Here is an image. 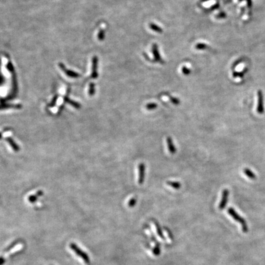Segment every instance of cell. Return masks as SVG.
Returning a JSON list of instances; mask_svg holds the SVG:
<instances>
[{
	"label": "cell",
	"mask_w": 265,
	"mask_h": 265,
	"mask_svg": "<svg viewBox=\"0 0 265 265\" xmlns=\"http://www.w3.org/2000/svg\"><path fill=\"white\" fill-rule=\"evenodd\" d=\"M70 247L71 248V249L75 252V254L80 257L83 260L84 262L86 263L87 264H90V259L89 256L87 253H85L84 250H82L80 247L77 246V245L75 243H71L70 244Z\"/></svg>",
	"instance_id": "obj_1"
},
{
	"label": "cell",
	"mask_w": 265,
	"mask_h": 265,
	"mask_svg": "<svg viewBox=\"0 0 265 265\" xmlns=\"http://www.w3.org/2000/svg\"><path fill=\"white\" fill-rule=\"evenodd\" d=\"M228 213L232 217H233L236 221L238 222L241 224L242 225V229L244 233H247L248 231V226L247 225V223L246 222L245 220H244L243 218L240 217V215L238 214V213L234 211V209L233 208H229L228 209Z\"/></svg>",
	"instance_id": "obj_2"
},
{
	"label": "cell",
	"mask_w": 265,
	"mask_h": 265,
	"mask_svg": "<svg viewBox=\"0 0 265 265\" xmlns=\"http://www.w3.org/2000/svg\"><path fill=\"white\" fill-rule=\"evenodd\" d=\"M228 196H229V191L227 189L223 190V193H222V199L221 201V203L219 204V207L220 209H223L225 207H226L227 203H228Z\"/></svg>",
	"instance_id": "obj_3"
},
{
	"label": "cell",
	"mask_w": 265,
	"mask_h": 265,
	"mask_svg": "<svg viewBox=\"0 0 265 265\" xmlns=\"http://www.w3.org/2000/svg\"><path fill=\"white\" fill-rule=\"evenodd\" d=\"M98 62V57L96 56H93L92 58V72L91 76V77L93 79H95L98 77V74L97 72Z\"/></svg>",
	"instance_id": "obj_4"
},
{
	"label": "cell",
	"mask_w": 265,
	"mask_h": 265,
	"mask_svg": "<svg viewBox=\"0 0 265 265\" xmlns=\"http://www.w3.org/2000/svg\"><path fill=\"white\" fill-rule=\"evenodd\" d=\"M139 169V176H138V183L139 184H142L145 179V166L144 163H141L138 167Z\"/></svg>",
	"instance_id": "obj_5"
},
{
	"label": "cell",
	"mask_w": 265,
	"mask_h": 265,
	"mask_svg": "<svg viewBox=\"0 0 265 265\" xmlns=\"http://www.w3.org/2000/svg\"><path fill=\"white\" fill-rule=\"evenodd\" d=\"M59 66L65 73H66V74L70 77H72V78H77V77H79L80 76V75L79 74H78V73H77V72H76L74 71H72L71 70H66V67H65L64 64H63L62 63H59Z\"/></svg>",
	"instance_id": "obj_6"
},
{
	"label": "cell",
	"mask_w": 265,
	"mask_h": 265,
	"mask_svg": "<svg viewBox=\"0 0 265 265\" xmlns=\"http://www.w3.org/2000/svg\"><path fill=\"white\" fill-rule=\"evenodd\" d=\"M258 107L257 111L259 114H263L264 111L263 108V96L262 92L259 90L258 92Z\"/></svg>",
	"instance_id": "obj_7"
},
{
	"label": "cell",
	"mask_w": 265,
	"mask_h": 265,
	"mask_svg": "<svg viewBox=\"0 0 265 265\" xmlns=\"http://www.w3.org/2000/svg\"><path fill=\"white\" fill-rule=\"evenodd\" d=\"M166 144L168 145V148L169 150V152L171 154H174L176 152V147H175L174 144L173 143V141L172 138L171 137H168L166 138Z\"/></svg>",
	"instance_id": "obj_8"
},
{
	"label": "cell",
	"mask_w": 265,
	"mask_h": 265,
	"mask_svg": "<svg viewBox=\"0 0 265 265\" xmlns=\"http://www.w3.org/2000/svg\"><path fill=\"white\" fill-rule=\"evenodd\" d=\"M152 52L154 55V58L155 59L156 61L158 62L162 63L163 60L161 58V56L160 55V53H159L158 49V46L156 44H154L152 46Z\"/></svg>",
	"instance_id": "obj_9"
},
{
	"label": "cell",
	"mask_w": 265,
	"mask_h": 265,
	"mask_svg": "<svg viewBox=\"0 0 265 265\" xmlns=\"http://www.w3.org/2000/svg\"><path fill=\"white\" fill-rule=\"evenodd\" d=\"M18 87H17V79H16V76L14 72H13V90H12V94L11 96L14 97L15 94L16 95L18 91Z\"/></svg>",
	"instance_id": "obj_10"
},
{
	"label": "cell",
	"mask_w": 265,
	"mask_h": 265,
	"mask_svg": "<svg viewBox=\"0 0 265 265\" xmlns=\"http://www.w3.org/2000/svg\"><path fill=\"white\" fill-rule=\"evenodd\" d=\"M166 183H167V185H168L171 187H172V188L176 189V190L181 189V184L179 182L169 181L166 182Z\"/></svg>",
	"instance_id": "obj_11"
},
{
	"label": "cell",
	"mask_w": 265,
	"mask_h": 265,
	"mask_svg": "<svg viewBox=\"0 0 265 265\" xmlns=\"http://www.w3.org/2000/svg\"><path fill=\"white\" fill-rule=\"evenodd\" d=\"M19 242H20L19 240H16L13 242H12L10 245L6 248L5 251H4V254H6V253H7L8 252H9L11 249H13L14 247H15L16 246H17Z\"/></svg>",
	"instance_id": "obj_12"
},
{
	"label": "cell",
	"mask_w": 265,
	"mask_h": 265,
	"mask_svg": "<svg viewBox=\"0 0 265 265\" xmlns=\"http://www.w3.org/2000/svg\"><path fill=\"white\" fill-rule=\"evenodd\" d=\"M244 173L249 179H255L256 178L255 175L254 173H253L252 171L251 170H250L249 169L245 168L244 169Z\"/></svg>",
	"instance_id": "obj_13"
},
{
	"label": "cell",
	"mask_w": 265,
	"mask_h": 265,
	"mask_svg": "<svg viewBox=\"0 0 265 265\" xmlns=\"http://www.w3.org/2000/svg\"><path fill=\"white\" fill-rule=\"evenodd\" d=\"M154 223H155V227H156V230H157V234H158V236H160V237L161 238V239H165V237H164V235L163 234V232L161 231V227L160 226V225H159L158 223L157 222H154Z\"/></svg>",
	"instance_id": "obj_14"
},
{
	"label": "cell",
	"mask_w": 265,
	"mask_h": 265,
	"mask_svg": "<svg viewBox=\"0 0 265 265\" xmlns=\"http://www.w3.org/2000/svg\"><path fill=\"white\" fill-rule=\"evenodd\" d=\"M150 28H151V29L154 31H155V32H157V33H162L163 30L160 27H158L157 26V25H155V24H154V23H150V25H149Z\"/></svg>",
	"instance_id": "obj_15"
},
{
	"label": "cell",
	"mask_w": 265,
	"mask_h": 265,
	"mask_svg": "<svg viewBox=\"0 0 265 265\" xmlns=\"http://www.w3.org/2000/svg\"><path fill=\"white\" fill-rule=\"evenodd\" d=\"M95 92V84L93 83H90L89 85V91L88 93L90 96L94 95Z\"/></svg>",
	"instance_id": "obj_16"
},
{
	"label": "cell",
	"mask_w": 265,
	"mask_h": 265,
	"mask_svg": "<svg viewBox=\"0 0 265 265\" xmlns=\"http://www.w3.org/2000/svg\"><path fill=\"white\" fill-rule=\"evenodd\" d=\"M153 254L155 255L156 256H158L160 255V244H159V243H157L156 244V246L155 247V248H153Z\"/></svg>",
	"instance_id": "obj_17"
},
{
	"label": "cell",
	"mask_w": 265,
	"mask_h": 265,
	"mask_svg": "<svg viewBox=\"0 0 265 265\" xmlns=\"http://www.w3.org/2000/svg\"><path fill=\"white\" fill-rule=\"evenodd\" d=\"M157 107V104H155V103H149L147 104L145 106V108L146 109H147V110H154V109H155Z\"/></svg>",
	"instance_id": "obj_18"
},
{
	"label": "cell",
	"mask_w": 265,
	"mask_h": 265,
	"mask_svg": "<svg viewBox=\"0 0 265 265\" xmlns=\"http://www.w3.org/2000/svg\"><path fill=\"white\" fill-rule=\"evenodd\" d=\"M7 141L9 142V143L12 146V147H13L15 150H19V147L17 146V145L16 144L15 142L13 141V140L11 139V138H9V139H7Z\"/></svg>",
	"instance_id": "obj_19"
},
{
	"label": "cell",
	"mask_w": 265,
	"mask_h": 265,
	"mask_svg": "<svg viewBox=\"0 0 265 265\" xmlns=\"http://www.w3.org/2000/svg\"><path fill=\"white\" fill-rule=\"evenodd\" d=\"M65 101H66V102H68V103H69L70 104H71V105H72L73 106H74L77 109H79L80 108V105H79V103H76V102H74L72 101H71L70 100H69V98H68L67 97L65 98Z\"/></svg>",
	"instance_id": "obj_20"
},
{
	"label": "cell",
	"mask_w": 265,
	"mask_h": 265,
	"mask_svg": "<svg viewBox=\"0 0 265 265\" xmlns=\"http://www.w3.org/2000/svg\"><path fill=\"white\" fill-rule=\"evenodd\" d=\"M105 37V31L104 30H101L98 35V38L100 41H103Z\"/></svg>",
	"instance_id": "obj_21"
},
{
	"label": "cell",
	"mask_w": 265,
	"mask_h": 265,
	"mask_svg": "<svg viewBox=\"0 0 265 265\" xmlns=\"http://www.w3.org/2000/svg\"><path fill=\"white\" fill-rule=\"evenodd\" d=\"M207 45L204 43H198L197 46H195L196 48L198 50H205L207 48Z\"/></svg>",
	"instance_id": "obj_22"
},
{
	"label": "cell",
	"mask_w": 265,
	"mask_h": 265,
	"mask_svg": "<svg viewBox=\"0 0 265 265\" xmlns=\"http://www.w3.org/2000/svg\"><path fill=\"white\" fill-rule=\"evenodd\" d=\"M136 203H137L136 198H132L128 202V206L130 207H133L134 206L136 205Z\"/></svg>",
	"instance_id": "obj_23"
},
{
	"label": "cell",
	"mask_w": 265,
	"mask_h": 265,
	"mask_svg": "<svg viewBox=\"0 0 265 265\" xmlns=\"http://www.w3.org/2000/svg\"><path fill=\"white\" fill-rule=\"evenodd\" d=\"M9 107H15L19 109L20 108H21V106L20 105H17V106H13V105H6V104H3V105H0V109H5L6 108H9Z\"/></svg>",
	"instance_id": "obj_24"
},
{
	"label": "cell",
	"mask_w": 265,
	"mask_h": 265,
	"mask_svg": "<svg viewBox=\"0 0 265 265\" xmlns=\"http://www.w3.org/2000/svg\"><path fill=\"white\" fill-rule=\"evenodd\" d=\"M170 100L175 105H179V104H180V100H179L178 98H177L173 97V96L170 97Z\"/></svg>",
	"instance_id": "obj_25"
},
{
	"label": "cell",
	"mask_w": 265,
	"mask_h": 265,
	"mask_svg": "<svg viewBox=\"0 0 265 265\" xmlns=\"http://www.w3.org/2000/svg\"><path fill=\"white\" fill-rule=\"evenodd\" d=\"M182 71L183 72V74H184V75H189L190 74V70H189V69L188 68H187L186 66H183L182 67Z\"/></svg>",
	"instance_id": "obj_26"
},
{
	"label": "cell",
	"mask_w": 265,
	"mask_h": 265,
	"mask_svg": "<svg viewBox=\"0 0 265 265\" xmlns=\"http://www.w3.org/2000/svg\"><path fill=\"white\" fill-rule=\"evenodd\" d=\"M7 70H9L11 72H14V68L13 64H12V63L11 62H8V63L7 64Z\"/></svg>",
	"instance_id": "obj_27"
},
{
	"label": "cell",
	"mask_w": 265,
	"mask_h": 265,
	"mask_svg": "<svg viewBox=\"0 0 265 265\" xmlns=\"http://www.w3.org/2000/svg\"><path fill=\"white\" fill-rule=\"evenodd\" d=\"M244 72H245V71H244L242 72H233V76L234 77H238V76H239V77H242L243 75H244Z\"/></svg>",
	"instance_id": "obj_28"
},
{
	"label": "cell",
	"mask_w": 265,
	"mask_h": 265,
	"mask_svg": "<svg viewBox=\"0 0 265 265\" xmlns=\"http://www.w3.org/2000/svg\"><path fill=\"white\" fill-rule=\"evenodd\" d=\"M6 262V258H5V256L3 255H1V256H0V265H3Z\"/></svg>",
	"instance_id": "obj_29"
},
{
	"label": "cell",
	"mask_w": 265,
	"mask_h": 265,
	"mask_svg": "<svg viewBox=\"0 0 265 265\" xmlns=\"http://www.w3.org/2000/svg\"><path fill=\"white\" fill-rule=\"evenodd\" d=\"M217 17L218 18H220V19H221V18H224V17H226V14H225V13H221L217 15Z\"/></svg>",
	"instance_id": "obj_30"
},
{
	"label": "cell",
	"mask_w": 265,
	"mask_h": 265,
	"mask_svg": "<svg viewBox=\"0 0 265 265\" xmlns=\"http://www.w3.org/2000/svg\"><path fill=\"white\" fill-rule=\"evenodd\" d=\"M4 82H5V79H4L3 76L1 74V71H0V85H2Z\"/></svg>",
	"instance_id": "obj_31"
},
{
	"label": "cell",
	"mask_w": 265,
	"mask_h": 265,
	"mask_svg": "<svg viewBox=\"0 0 265 265\" xmlns=\"http://www.w3.org/2000/svg\"><path fill=\"white\" fill-rule=\"evenodd\" d=\"M219 7V3H217V4H215V5H214L213 7H211V9L212 10H214L215 9H217V8Z\"/></svg>",
	"instance_id": "obj_32"
},
{
	"label": "cell",
	"mask_w": 265,
	"mask_h": 265,
	"mask_svg": "<svg viewBox=\"0 0 265 265\" xmlns=\"http://www.w3.org/2000/svg\"><path fill=\"white\" fill-rule=\"evenodd\" d=\"M56 100H57V96H55V98H54V100H53V101H52V104H50V106H52L55 105V102H56Z\"/></svg>",
	"instance_id": "obj_33"
},
{
	"label": "cell",
	"mask_w": 265,
	"mask_h": 265,
	"mask_svg": "<svg viewBox=\"0 0 265 265\" xmlns=\"http://www.w3.org/2000/svg\"><path fill=\"white\" fill-rule=\"evenodd\" d=\"M247 6L249 8H250L252 7V0H247Z\"/></svg>",
	"instance_id": "obj_34"
},
{
	"label": "cell",
	"mask_w": 265,
	"mask_h": 265,
	"mask_svg": "<svg viewBox=\"0 0 265 265\" xmlns=\"http://www.w3.org/2000/svg\"><path fill=\"white\" fill-rule=\"evenodd\" d=\"M209 1V0H202V1H203V2H205V1Z\"/></svg>",
	"instance_id": "obj_35"
},
{
	"label": "cell",
	"mask_w": 265,
	"mask_h": 265,
	"mask_svg": "<svg viewBox=\"0 0 265 265\" xmlns=\"http://www.w3.org/2000/svg\"><path fill=\"white\" fill-rule=\"evenodd\" d=\"M1 133H0V139H1Z\"/></svg>",
	"instance_id": "obj_36"
},
{
	"label": "cell",
	"mask_w": 265,
	"mask_h": 265,
	"mask_svg": "<svg viewBox=\"0 0 265 265\" xmlns=\"http://www.w3.org/2000/svg\"><path fill=\"white\" fill-rule=\"evenodd\" d=\"M239 1H243V0H239Z\"/></svg>",
	"instance_id": "obj_37"
}]
</instances>
